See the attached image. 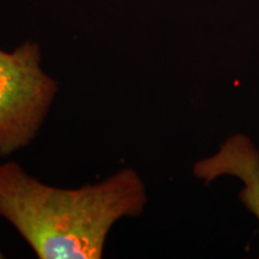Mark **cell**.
<instances>
[{
    "label": "cell",
    "instance_id": "1",
    "mask_svg": "<svg viewBox=\"0 0 259 259\" xmlns=\"http://www.w3.org/2000/svg\"><path fill=\"white\" fill-rule=\"evenodd\" d=\"M147 189L132 168L97 184L59 189L29 176L17 162L0 164V218L40 259H100L119 220L138 218Z\"/></svg>",
    "mask_w": 259,
    "mask_h": 259
},
{
    "label": "cell",
    "instance_id": "2",
    "mask_svg": "<svg viewBox=\"0 0 259 259\" xmlns=\"http://www.w3.org/2000/svg\"><path fill=\"white\" fill-rule=\"evenodd\" d=\"M58 93L41 67L36 42L0 50V155L8 156L36 138Z\"/></svg>",
    "mask_w": 259,
    "mask_h": 259
},
{
    "label": "cell",
    "instance_id": "3",
    "mask_svg": "<svg viewBox=\"0 0 259 259\" xmlns=\"http://www.w3.org/2000/svg\"><path fill=\"white\" fill-rule=\"evenodd\" d=\"M193 174L206 185L223 176L240 179L244 190L239 199L259 225V150L250 138L241 134L227 138L218 153L194 163Z\"/></svg>",
    "mask_w": 259,
    "mask_h": 259
},
{
    "label": "cell",
    "instance_id": "4",
    "mask_svg": "<svg viewBox=\"0 0 259 259\" xmlns=\"http://www.w3.org/2000/svg\"><path fill=\"white\" fill-rule=\"evenodd\" d=\"M3 258H4V254H3V252L0 251V259H3Z\"/></svg>",
    "mask_w": 259,
    "mask_h": 259
}]
</instances>
